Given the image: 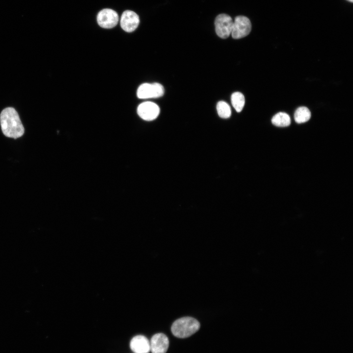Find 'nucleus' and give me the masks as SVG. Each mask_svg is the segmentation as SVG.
<instances>
[{
    "mask_svg": "<svg viewBox=\"0 0 353 353\" xmlns=\"http://www.w3.org/2000/svg\"><path fill=\"white\" fill-rule=\"evenodd\" d=\"M0 124L3 134L7 137L17 139L25 132L18 113L13 107L2 110L0 114Z\"/></svg>",
    "mask_w": 353,
    "mask_h": 353,
    "instance_id": "f257e3e1",
    "label": "nucleus"
},
{
    "mask_svg": "<svg viewBox=\"0 0 353 353\" xmlns=\"http://www.w3.org/2000/svg\"><path fill=\"white\" fill-rule=\"evenodd\" d=\"M200 328V324L197 320L191 317H184L173 323L171 331L175 336L185 338L194 334Z\"/></svg>",
    "mask_w": 353,
    "mask_h": 353,
    "instance_id": "f03ea898",
    "label": "nucleus"
},
{
    "mask_svg": "<svg viewBox=\"0 0 353 353\" xmlns=\"http://www.w3.org/2000/svg\"><path fill=\"white\" fill-rule=\"evenodd\" d=\"M164 93L163 86L159 83L142 84L137 91V96L139 99L157 98Z\"/></svg>",
    "mask_w": 353,
    "mask_h": 353,
    "instance_id": "7ed1b4c3",
    "label": "nucleus"
},
{
    "mask_svg": "<svg viewBox=\"0 0 353 353\" xmlns=\"http://www.w3.org/2000/svg\"><path fill=\"white\" fill-rule=\"evenodd\" d=\"M252 29V24L250 19L244 16H238L233 21L231 31L234 39H240L247 36Z\"/></svg>",
    "mask_w": 353,
    "mask_h": 353,
    "instance_id": "20e7f679",
    "label": "nucleus"
},
{
    "mask_svg": "<svg viewBox=\"0 0 353 353\" xmlns=\"http://www.w3.org/2000/svg\"><path fill=\"white\" fill-rule=\"evenodd\" d=\"M233 21L232 18L226 14L218 15L215 20V31L221 38L226 39L231 34Z\"/></svg>",
    "mask_w": 353,
    "mask_h": 353,
    "instance_id": "39448f33",
    "label": "nucleus"
},
{
    "mask_svg": "<svg viewBox=\"0 0 353 353\" xmlns=\"http://www.w3.org/2000/svg\"><path fill=\"white\" fill-rule=\"evenodd\" d=\"M97 20L101 27L111 28L117 25L119 17L116 11L111 9L105 8L99 12Z\"/></svg>",
    "mask_w": 353,
    "mask_h": 353,
    "instance_id": "423d86ee",
    "label": "nucleus"
},
{
    "mask_svg": "<svg viewBox=\"0 0 353 353\" xmlns=\"http://www.w3.org/2000/svg\"><path fill=\"white\" fill-rule=\"evenodd\" d=\"M137 112L141 118L145 121H151L158 117L160 113V108L153 102L145 101L138 105Z\"/></svg>",
    "mask_w": 353,
    "mask_h": 353,
    "instance_id": "0eeeda50",
    "label": "nucleus"
},
{
    "mask_svg": "<svg viewBox=\"0 0 353 353\" xmlns=\"http://www.w3.org/2000/svg\"><path fill=\"white\" fill-rule=\"evenodd\" d=\"M139 22V16L136 13L132 11L126 10L121 16L120 25L124 30L131 32L137 28Z\"/></svg>",
    "mask_w": 353,
    "mask_h": 353,
    "instance_id": "6e6552de",
    "label": "nucleus"
},
{
    "mask_svg": "<svg viewBox=\"0 0 353 353\" xmlns=\"http://www.w3.org/2000/svg\"><path fill=\"white\" fill-rule=\"evenodd\" d=\"M150 343L151 353H166L169 345L168 338L162 333L153 335Z\"/></svg>",
    "mask_w": 353,
    "mask_h": 353,
    "instance_id": "1a4fd4ad",
    "label": "nucleus"
},
{
    "mask_svg": "<svg viewBox=\"0 0 353 353\" xmlns=\"http://www.w3.org/2000/svg\"><path fill=\"white\" fill-rule=\"evenodd\" d=\"M130 348L134 353H149L150 351V343L144 335L134 336L130 342Z\"/></svg>",
    "mask_w": 353,
    "mask_h": 353,
    "instance_id": "9d476101",
    "label": "nucleus"
},
{
    "mask_svg": "<svg viewBox=\"0 0 353 353\" xmlns=\"http://www.w3.org/2000/svg\"><path fill=\"white\" fill-rule=\"evenodd\" d=\"M272 123L277 126L286 127L290 125L291 119L287 113L279 112L273 117Z\"/></svg>",
    "mask_w": 353,
    "mask_h": 353,
    "instance_id": "9b49d317",
    "label": "nucleus"
},
{
    "mask_svg": "<svg viewBox=\"0 0 353 353\" xmlns=\"http://www.w3.org/2000/svg\"><path fill=\"white\" fill-rule=\"evenodd\" d=\"M311 117V112L309 109L305 106H301L297 109L294 113V119L296 123L302 124L307 122Z\"/></svg>",
    "mask_w": 353,
    "mask_h": 353,
    "instance_id": "f8f14e48",
    "label": "nucleus"
},
{
    "mask_svg": "<svg viewBox=\"0 0 353 353\" xmlns=\"http://www.w3.org/2000/svg\"><path fill=\"white\" fill-rule=\"evenodd\" d=\"M231 101L233 107L237 112L242 110L245 102L243 94L239 92L233 93L231 96Z\"/></svg>",
    "mask_w": 353,
    "mask_h": 353,
    "instance_id": "ddd939ff",
    "label": "nucleus"
},
{
    "mask_svg": "<svg viewBox=\"0 0 353 353\" xmlns=\"http://www.w3.org/2000/svg\"><path fill=\"white\" fill-rule=\"evenodd\" d=\"M217 111L219 116L222 118H228L231 116V109L227 102L220 101L217 104Z\"/></svg>",
    "mask_w": 353,
    "mask_h": 353,
    "instance_id": "4468645a",
    "label": "nucleus"
},
{
    "mask_svg": "<svg viewBox=\"0 0 353 353\" xmlns=\"http://www.w3.org/2000/svg\"><path fill=\"white\" fill-rule=\"evenodd\" d=\"M348 0L351 2H353V0Z\"/></svg>",
    "mask_w": 353,
    "mask_h": 353,
    "instance_id": "2eb2a0df",
    "label": "nucleus"
}]
</instances>
